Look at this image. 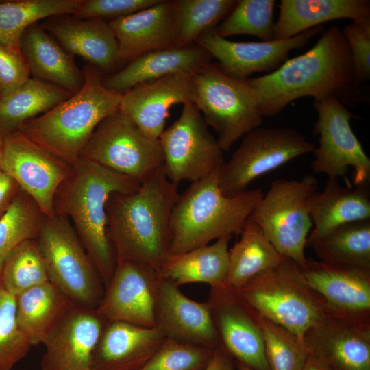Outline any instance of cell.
Returning a JSON list of instances; mask_svg holds the SVG:
<instances>
[{"label":"cell","mask_w":370,"mask_h":370,"mask_svg":"<svg viewBox=\"0 0 370 370\" xmlns=\"http://www.w3.org/2000/svg\"><path fill=\"white\" fill-rule=\"evenodd\" d=\"M20 190L21 188L16 182L0 169V218L5 213Z\"/></svg>","instance_id":"cell-46"},{"label":"cell","mask_w":370,"mask_h":370,"mask_svg":"<svg viewBox=\"0 0 370 370\" xmlns=\"http://www.w3.org/2000/svg\"><path fill=\"white\" fill-rule=\"evenodd\" d=\"M36 241L49 281L74 305L96 309L104 285L68 218L43 216Z\"/></svg>","instance_id":"cell-8"},{"label":"cell","mask_w":370,"mask_h":370,"mask_svg":"<svg viewBox=\"0 0 370 370\" xmlns=\"http://www.w3.org/2000/svg\"><path fill=\"white\" fill-rule=\"evenodd\" d=\"M321 260L370 269V219L340 225L314 239H307Z\"/></svg>","instance_id":"cell-34"},{"label":"cell","mask_w":370,"mask_h":370,"mask_svg":"<svg viewBox=\"0 0 370 370\" xmlns=\"http://www.w3.org/2000/svg\"><path fill=\"white\" fill-rule=\"evenodd\" d=\"M29 77V69L21 49L0 42V100L16 91Z\"/></svg>","instance_id":"cell-45"},{"label":"cell","mask_w":370,"mask_h":370,"mask_svg":"<svg viewBox=\"0 0 370 370\" xmlns=\"http://www.w3.org/2000/svg\"><path fill=\"white\" fill-rule=\"evenodd\" d=\"M214 349L166 338L138 370H204Z\"/></svg>","instance_id":"cell-42"},{"label":"cell","mask_w":370,"mask_h":370,"mask_svg":"<svg viewBox=\"0 0 370 370\" xmlns=\"http://www.w3.org/2000/svg\"><path fill=\"white\" fill-rule=\"evenodd\" d=\"M208 303L221 343L252 370H271L265 354L261 316L238 290L211 287Z\"/></svg>","instance_id":"cell-15"},{"label":"cell","mask_w":370,"mask_h":370,"mask_svg":"<svg viewBox=\"0 0 370 370\" xmlns=\"http://www.w3.org/2000/svg\"><path fill=\"white\" fill-rule=\"evenodd\" d=\"M81 0L0 1V42L20 48L21 38L29 27L49 17L73 14Z\"/></svg>","instance_id":"cell-35"},{"label":"cell","mask_w":370,"mask_h":370,"mask_svg":"<svg viewBox=\"0 0 370 370\" xmlns=\"http://www.w3.org/2000/svg\"><path fill=\"white\" fill-rule=\"evenodd\" d=\"M212 58L197 43L155 50L130 61L123 69L103 79V84L109 90L124 93L137 85L171 74H195L210 63Z\"/></svg>","instance_id":"cell-26"},{"label":"cell","mask_w":370,"mask_h":370,"mask_svg":"<svg viewBox=\"0 0 370 370\" xmlns=\"http://www.w3.org/2000/svg\"><path fill=\"white\" fill-rule=\"evenodd\" d=\"M274 0H238L229 14L217 26L214 32L220 37L245 34L262 41L274 36Z\"/></svg>","instance_id":"cell-39"},{"label":"cell","mask_w":370,"mask_h":370,"mask_svg":"<svg viewBox=\"0 0 370 370\" xmlns=\"http://www.w3.org/2000/svg\"><path fill=\"white\" fill-rule=\"evenodd\" d=\"M41 25L67 52L82 57L102 72L121 62L116 39L103 19L61 14L45 19Z\"/></svg>","instance_id":"cell-24"},{"label":"cell","mask_w":370,"mask_h":370,"mask_svg":"<svg viewBox=\"0 0 370 370\" xmlns=\"http://www.w3.org/2000/svg\"><path fill=\"white\" fill-rule=\"evenodd\" d=\"M241 238L229 250L228 267L223 285L238 290L254 277L278 265L284 258L250 217Z\"/></svg>","instance_id":"cell-32"},{"label":"cell","mask_w":370,"mask_h":370,"mask_svg":"<svg viewBox=\"0 0 370 370\" xmlns=\"http://www.w3.org/2000/svg\"><path fill=\"white\" fill-rule=\"evenodd\" d=\"M72 95L58 86L29 77L16 91L0 100V133L4 136L18 131L25 122Z\"/></svg>","instance_id":"cell-33"},{"label":"cell","mask_w":370,"mask_h":370,"mask_svg":"<svg viewBox=\"0 0 370 370\" xmlns=\"http://www.w3.org/2000/svg\"><path fill=\"white\" fill-rule=\"evenodd\" d=\"M42 217L36 203L21 189L0 218V273L6 258L16 246L36 239Z\"/></svg>","instance_id":"cell-38"},{"label":"cell","mask_w":370,"mask_h":370,"mask_svg":"<svg viewBox=\"0 0 370 370\" xmlns=\"http://www.w3.org/2000/svg\"><path fill=\"white\" fill-rule=\"evenodd\" d=\"M157 326L107 321L92 356V370H138L166 339Z\"/></svg>","instance_id":"cell-25"},{"label":"cell","mask_w":370,"mask_h":370,"mask_svg":"<svg viewBox=\"0 0 370 370\" xmlns=\"http://www.w3.org/2000/svg\"><path fill=\"white\" fill-rule=\"evenodd\" d=\"M121 61H132L155 50L175 47L173 0L156 4L108 23Z\"/></svg>","instance_id":"cell-23"},{"label":"cell","mask_w":370,"mask_h":370,"mask_svg":"<svg viewBox=\"0 0 370 370\" xmlns=\"http://www.w3.org/2000/svg\"><path fill=\"white\" fill-rule=\"evenodd\" d=\"M308 353L330 370H370V325L327 314L304 336Z\"/></svg>","instance_id":"cell-22"},{"label":"cell","mask_w":370,"mask_h":370,"mask_svg":"<svg viewBox=\"0 0 370 370\" xmlns=\"http://www.w3.org/2000/svg\"><path fill=\"white\" fill-rule=\"evenodd\" d=\"M160 279L158 270L151 267L118 261L95 310L107 321L156 327L155 310Z\"/></svg>","instance_id":"cell-17"},{"label":"cell","mask_w":370,"mask_h":370,"mask_svg":"<svg viewBox=\"0 0 370 370\" xmlns=\"http://www.w3.org/2000/svg\"><path fill=\"white\" fill-rule=\"evenodd\" d=\"M49 280L42 256L34 239L25 241L16 246L6 258L0 273L1 286L14 297Z\"/></svg>","instance_id":"cell-37"},{"label":"cell","mask_w":370,"mask_h":370,"mask_svg":"<svg viewBox=\"0 0 370 370\" xmlns=\"http://www.w3.org/2000/svg\"><path fill=\"white\" fill-rule=\"evenodd\" d=\"M72 166L42 149L20 131L3 136L0 169L11 176L42 214H56L55 198Z\"/></svg>","instance_id":"cell-14"},{"label":"cell","mask_w":370,"mask_h":370,"mask_svg":"<svg viewBox=\"0 0 370 370\" xmlns=\"http://www.w3.org/2000/svg\"><path fill=\"white\" fill-rule=\"evenodd\" d=\"M261 327L271 370H301L309 354L304 340L262 317Z\"/></svg>","instance_id":"cell-40"},{"label":"cell","mask_w":370,"mask_h":370,"mask_svg":"<svg viewBox=\"0 0 370 370\" xmlns=\"http://www.w3.org/2000/svg\"><path fill=\"white\" fill-rule=\"evenodd\" d=\"M84 83L70 97L19 129L30 140L73 165L99 123L119 110L123 93L108 89L102 71L83 69Z\"/></svg>","instance_id":"cell-4"},{"label":"cell","mask_w":370,"mask_h":370,"mask_svg":"<svg viewBox=\"0 0 370 370\" xmlns=\"http://www.w3.org/2000/svg\"><path fill=\"white\" fill-rule=\"evenodd\" d=\"M235 363H236V366L238 370H252L250 368L247 367V366H245V365L239 362L236 361Z\"/></svg>","instance_id":"cell-49"},{"label":"cell","mask_w":370,"mask_h":370,"mask_svg":"<svg viewBox=\"0 0 370 370\" xmlns=\"http://www.w3.org/2000/svg\"><path fill=\"white\" fill-rule=\"evenodd\" d=\"M238 291L261 317L303 340L327 315L322 297L306 284L299 266L286 257Z\"/></svg>","instance_id":"cell-6"},{"label":"cell","mask_w":370,"mask_h":370,"mask_svg":"<svg viewBox=\"0 0 370 370\" xmlns=\"http://www.w3.org/2000/svg\"></svg>","instance_id":"cell-51"},{"label":"cell","mask_w":370,"mask_h":370,"mask_svg":"<svg viewBox=\"0 0 370 370\" xmlns=\"http://www.w3.org/2000/svg\"><path fill=\"white\" fill-rule=\"evenodd\" d=\"M232 236L217 239L188 251L169 254L158 270L161 278L176 286L204 282L211 287L223 284L228 267V245Z\"/></svg>","instance_id":"cell-30"},{"label":"cell","mask_w":370,"mask_h":370,"mask_svg":"<svg viewBox=\"0 0 370 370\" xmlns=\"http://www.w3.org/2000/svg\"><path fill=\"white\" fill-rule=\"evenodd\" d=\"M178 184L164 166L130 193H112L106 204L107 234L116 262L159 270L170 254V221Z\"/></svg>","instance_id":"cell-2"},{"label":"cell","mask_w":370,"mask_h":370,"mask_svg":"<svg viewBox=\"0 0 370 370\" xmlns=\"http://www.w3.org/2000/svg\"><path fill=\"white\" fill-rule=\"evenodd\" d=\"M301 370H330L321 360L309 353Z\"/></svg>","instance_id":"cell-48"},{"label":"cell","mask_w":370,"mask_h":370,"mask_svg":"<svg viewBox=\"0 0 370 370\" xmlns=\"http://www.w3.org/2000/svg\"><path fill=\"white\" fill-rule=\"evenodd\" d=\"M16 321L32 346L45 338L74 305L49 280L16 297Z\"/></svg>","instance_id":"cell-31"},{"label":"cell","mask_w":370,"mask_h":370,"mask_svg":"<svg viewBox=\"0 0 370 370\" xmlns=\"http://www.w3.org/2000/svg\"><path fill=\"white\" fill-rule=\"evenodd\" d=\"M33 78L46 82L74 94L84 83V73L73 56L67 52L38 23L23 32L20 41Z\"/></svg>","instance_id":"cell-27"},{"label":"cell","mask_w":370,"mask_h":370,"mask_svg":"<svg viewBox=\"0 0 370 370\" xmlns=\"http://www.w3.org/2000/svg\"><path fill=\"white\" fill-rule=\"evenodd\" d=\"M369 184L343 186L338 178L328 177L325 188L312 195L310 214L313 230L307 239H314L349 222L370 219Z\"/></svg>","instance_id":"cell-28"},{"label":"cell","mask_w":370,"mask_h":370,"mask_svg":"<svg viewBox=\"0 0 370 370\" xmlns=\"http://www.w3.org/2000/svg\"><path fill=\"white\" fill-rule=\"evenodd\" d=\"M83 158L143 182L164 164L159 139L145 134L117 110L96 127L82 149Z\"/></svg>","instance_id":"cell-10"},{"label":"cell","mask_w":370,"mask_h":370,"mask_svg":"<svg viewBox=\"0 0 370 370\" xmlns=\"http://www.w3.org/2000/svg\"><path fill=\"white\" fill-rule=\"evenodd\" d=\"M299 267L306 284L323 299L327 314L370 325V269L308 259Z\"/></svg>","instance_id":"cell-16"},{"label":"cell","mask_w":370,"mask_h":370,"mask_svg":"<svg viewBox=\"0 0 370 370\" xmlns=\"http://www.w3.org/2000/svg\"><path fill=\"white\" fill-rule=\"evenodd\" d=\"M155 319L168 338L212 349L221 343L208 303L189 299L177 286L161 278Z\"/></svg>","instance_id":"cell-21"},{"label":"cell","mask_w":370,"mask_h":370,"mask_svg":"<svg viewBox=\"0 0 370 370\" xmlns=\"http://www.w3.org/2000/svg\"><path fill=\"white\" fill-rule=\"evenodd\" d=\"M221 170L193 182L179 197L170 221V254H180L214 239L240 234L264 195L261 188L225 196L219 186Z\"/></svg>","instance_id":"cell-5"},{"label":"cell","mask_w":370,"mask_h":370,"mask_svg":"<svg viewBox=\"0 0 370 370\" xmlns=\"http://www.w3.org/2000/svg\"><path fill=\"white\" fill-rule=\"evenodd\" d=\"M204 370H238L233 357L220 343L214 349L212 358Z\"/></svg>","instance_id":"cell-47"},{"label":"cell","mask_w":370,"mask_h":370,"mask_svg":"<svg viewBox=\"0 0 370 370\" xmlns=\"http://www.w3.org/2000/svg\"><path fill=\"white\" fill-rule=\"evenodd\" d=\"M314 106L317 114L314 134L319 136V145L313 151L312 170L338 178L352 166L354 185L369 184L370 159L350 124L352 119L359 117L334 96L314 101Z\"/></svg>","instance_id":"cell-13"},{"label":"cell","mask_w":370,"mask_h":370,"mask_svg":"<svg viewBox=\"0 0 370 370\" xmlns=\"http://www.w3.org/2000/svg\"><path fill=\"white\" fill-rule=\"evenodd\" d=\"M317 180L306 175L299 180L278 179L249 216L278 251L301 267L307 238L313 226L310 214Z\"/></svg>","instance_id":"cell-9"},{"label":"cell","mask_w":370,"mask_h":370,"mask_svg":"<svg viewBox=\"0 0 370 370\" xmlns=\"http://www.w3.org/2000/svg\"><path fill=\"white\" fill-rule=\"evenodd\" d=\"M193 82L194 104L217 134L223 151L262 123L256 96L247 79L232 77L210 62L193 75Z\"/></svg>","instance_id":"cell-7"},{"label":"cell","mask_w":370,"mask_h":370,"mask_svg":"<svg viewBox=\"0 0 370 370\" xmlns=\"http://www.w3.org/2000/svg\"><path fill=\"white\" fill-rule=\"evenodd\" d=\"M342 32L350 51L355 81L360 86L370 79V16L352 21Z\"/></svg>","instance_id":"cell-43"},{"label":"cell","mask_w":370,"mask_h":370,"mask_svg":"<svg viewBox=\"0 0 370 370\" xmlns=\"http://www.w3.org/2000/svg\"><path fill=\"white\" fill-rule=\"evenodd\" d=\"M106 323L95 309L73 306L42 343L40 370H92Z\"/></svg>","instance_id":"cell-19"},{"label":"cell","mask_w":370,"mask_h":370,"mask_svg":"<svg viewBox=\"0 0 370 370\" xmlns=\"http://www.w3.org/2000/svg\"><path fill=\"white\" fill-rule=\"evenodd\" d=\"M140 184L128 176L79 158L57 190L56 213L71 219L105 287L116 265L107 234V201L112 193L134 191Z\"/></svg>","instance_id":"cell-3"},{"label":"cell","mask_w":370,"mask_h":370,"mask_svg":"<svg viewBox=\"0 0 370 370\" xmlns=\"http://www.w3.org/2000/svg\"><path fill=\"white\" fill-rule=\"evenodd\" d=\"M323 29L319 25L291 38L260 42L230 41L212 29L201 35L195 43L217 58L227 73L247 79L257 72L268 74L276 70L288 59L291 51L302 48Z\"/></svg>","instance_id":"cell-18"},{"label":"cell","mask_w":370,"mask_h":370,"mask_svg":"<svg viewBox=\"0 0 370 370\" xmlns=\"http://www.w3.org/2000/svg\"><path fill=\"white\" fill-rule=\"evenodd\" d=\"M315 146L291 127H258L245 135L219 175V186L227 197L247 190L257 177L293 159L314 151Z\"/></svg>","instance_id":"cell-11"},{"label":"cell","mask_w":370,"mask_h":370,"mask_svg":"<svg viewBox=\"0 0 370 370\" xmlns=\"http://www.w3.org/2000/svg\"><path fill=\"white\" fill-rule=\"evenodd\" d=\"M262 117L278 114L295 99L334 96L346 106L363 101L354 78L351 53L342 29L325 30L304 53L286 60L264 75L247 79Z\"/></svg>","instance_id":"cell-1"},{"label":"cell","mask_w":370,"mask_h":370,"mask_svg":"<svg viewBox=\"0 0 370 370\" xmlns=\"http://www.w3.org/2000/svg\"><path fill=\"white\" fill-rule=\"evenodd\" d=\"M236 0H173L175 47L195 43L229 14Z\"/></svg>","instance_id":"cell-36"},{"label":"cell","mask_w":370,"mask_h":370,"mask_svg":"<svg viewBox=\"0 0 370 370\" xmlns=\"http://www.w3.org/2000/svg\"><path fill=\"white\" fill-rule=\"evenodd\" d=\"M3 144V136L0 133V156L2 151Z\"/></svg>","instance_id":"cell-50"},{"label":"cell","mask_w":370,"mask_h":370,"mask_svg":"<svg viewBox=\"0 0 370 370\" xmlns=\"http://www.w3.org/2000/svg\"><path fill=\"white\" fill-rule=\"evenodd\" d=\"M168 179L178 184L196 182L221 170L223 151L210 133L199 108L183 105L180 116L159 138Z\"/></svg>","instance_id":"cell-12"},{"label":"cell","mask_w":370,"mask_h":370,"mask_svg":"<svg viewBox=\"0 0 370 370\" xmlns=\"http://www.w3.org/2000/svg\"><path fill=\"white\" fill-rule=\"evenodd\" d=\"M159 0H81L71 14L78 18H111L123 17L149 8Z\"/></svg>","instance_id":"cell-44"},{"label":"cell","mask_w":370,"mask_h":370,"mask_svg":"<svg viewBox=\"0 0 370 370\" xmlns=\"http://www.w3.org/2000/svg\"><path fill=\"white\" fill-rule=\"evenodd\" d=\"M193 75L173 73L137 85L123 93L119 110L147 136L159 139L171 107L194 103Z\"/></svg>","instance_id":"cell-20"},{"label":"cell","mask_w":370,"mask_h":370,"mask_svg":"<svg viewBox=\"0 0 370 370\" xmlns=\"http://www.w3.org/2000/svg\"><path fill=\"white\" fill-rule=\"evenodd\" d=\"M16 297L0 284V370H12L32 347L16 321Z\"/></svg>","instance_id":"cell-41"},{"label":"cell","mask_w":370,"mask_h":370,"mask_svg":"<svg viewBox=\"0 0 370 370\" xmlns=\"http://www.w3.org/2000/svg\"><path fill=\"white\" fill-rule=\"evenodd\" d=\"M368 16V0H282L273 40L291 38L327 21Z\"/></svg>","instance_id":"cell-29"}]
</instances>
